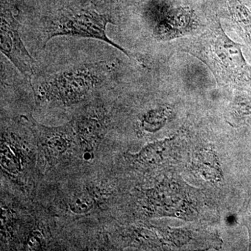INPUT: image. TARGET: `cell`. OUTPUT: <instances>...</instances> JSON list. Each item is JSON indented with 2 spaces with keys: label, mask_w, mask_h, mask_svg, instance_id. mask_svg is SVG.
Here are the masks:
<instances>
[{
  "label": "cell",
  "mask_w": 251,
  "mask_h": 251,
  "mask_svg": "<svg viewBox=\"0 0 251 251\" xmlns=\"http://www.w3.org/2000/svg\"><path fill=\"white\" fill-rule=\"evenodd\" d=\"M91 158H92L91 153L87 152L84 154V158H85V160H90Z\"/></svg>",
  "instance_id": "cell-10"
},
{
  "label": "cell",
  "mask_w": 251,
  "mask_h": 251,
  "mask_svg": "<svg viewBox=\"0 0 251 251\" xmlns=\"http://www.w3.org/2000/svg\"><path fill=\"white\" fill-rule=\"evenodd\" d=\"M234 28L251 49V10L242 0H227Z\"/></svg>",
  "instance_id": "cell-5"
},
{
  "label": "cell",
  "mask_w": 251,
  "mask_h": 251,
  "mask_svg": "<svg viewBox=\"0 0 251 251\" xmlns=\"http://www.w3.org/2000/svg\"><path fill=\"white\" fill-rule=\"evenodd\" d=\"M245 214V223L248 229H249L251 247V196L249 198V203L247 204V211H246Z\"/></svg>",
  "instance_id": "cell-9"
},
{
  "label": "cell",
  "mask_w": 251,
  "mask_h": 251,
  "mask_svg": "<svg viewBox=\"0 0 251 251\" xmlns=\"http://www.w3.org/2000/svg\"><path fill=\"white\" fill-rule=\"evenodd\" d=\"M94 202L89 195L78 194L74 196L69 203L71 210L75 214H85L92 209Z\"/></svg>",
  "instance_id": "cell-7"
},
{
  "label": "cell",
  "mask_w": 251,
  "mask_h": 251,
  "mask_svg": "<svg viewBox=\"0 0 251 251\" xmlns=\"http://www.w3.org/2000/svg\"><path fill=\"white\" fill-rule=\"evenodd\" d=\"M117 67L115 60L79 64L41 77L33 83V90L41 100L72 103L110 81Z\"/></svg>",
  "instance_id": "cell-1"
},
{
  "label": "cell",
  "mask_w": 251,
  "mask_h": 251,
  "mask_svg": "<svg viewBox=\"0 0 251 251\" xmlns=\"http://www.w3.org/2000/svg\"><path fill=\"white\" fill-rule=\"evenodd\" d=\"M1 163L8 171L15 173L18 169V162L16 157L7 148L1 149Z\"/></svg>",
  "instance_id": "cell-8"
},
{
  "label": "cell",
  "mask_w": 251,
  "mask_h": 251,
  "mask_svg": "<svg viewBox=\"0 0 251 251\" xmlns=\"http://www.w3.org/2000/svg\"><path fill=\"white\" fill-rule=\"evenodd\" d=\"M19 27L20 23L16 16L9 9L1 10V53L9 59L25 77L31 80L34 75L35 62L23 44Z\"/></svg>",
  "instance_id": "cell-4"
},
{
  "label": "cell",
  "mask_w": 251,
  "mask_h": 251,
  "mask_svg": "<svg viewBox=\"0 0 251 251\" xmlns=\"http://www.w3.org/2000/svg\"><path fill=\"white\" fill-rule=\"evenodd\" d=\"M191 15L188 12L181 11L156 24L153 28V34L159 39H173L179 34L187 32V29L191 27Z\"/></svg>",
  "instance_id": "cell-6"
},
{
  "label": "cell",
  "mask_w": 251,
  "mask_h": 251,
  "mask_svg": "<svg viewBox=\"0 0 251 251\" xmlns=\"http://www.w3.org/2000/svg\"><path fill=\"white\" fill-rule=\"evenodd\" d=\"M188 51L205 63L218 80L251 85V67L246 62L241 46L226 35L219 23L189 44Z\"/></svg>",
  "instance_id": "cell-2"
},
{
  "label": "cell",
  "mask_w": 251,
  "mask_h": 251,
  "mask_svg": "<svg viewBox=\"0 0 251 251\" xmlns=\"http://www.w3.org/2000/svg\"><path fill=\"white\" fill-rule=\"evenodd\" d=\"M114 25L109 15L100 14L94 9H66L61 10L46 20L44 24L45 44L57 36H69L97 39L120 50L129 58L139 61L131 52L127 51L107 35L108 25Z\"/></svg>",
  "instance_id": "cell-3"
}]
</instances>
